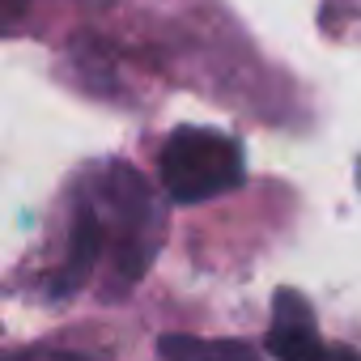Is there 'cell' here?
Listing matches in <instances>:
<instances>
[{
    "label": "cell",
    "mask_w": 361,
    "mask_h": 361,
    "mask_svg": "<svg viewBox=\"0 0 361 361\" xmlns=\"http://www.w3.org/2000/svg\"><path fill=\"white\" fill-rule=\"evenodd\" d=\"M161 357L166 361H259L238 340H192V336H166Z\"/></svg>",
    "instance_id": "obj_4"
},
{
    "label": "cell",
    "mask_w": 361,
    "mask_h": 361,
    "mask_svg": "<svg viewBox=\"0 0 361 361\" xmlns=\"http://www.w3.org/2000/svg\"><path fill=\"white\" fill-rule=\"evenodd\" d=\"M157 247H161V204L153 188L132 166L106 161L73 188L64 255L60 268L51 272V289L77 293L98 272V264L119 285H132L145 276Z\"/></svg>",
    "instance_id": "obj_1"
},
{
    "label": "cell",
    "mask_w": 361,
    "mask_h": 361,
    "mask_svg": "<svg viewBox=\"0 0 361 361\" xmlns=\"http://www.w3.org/2000/svg\"><path fill=\"white\" fill-rule=\"evenodd\" d=\"M161 188L174 204H200L243 183V149L217 128H174L157 157Z\"/></svg>",
    "instance_id": "obj_2"
},
{
    "label": "cell",
    "mask_w": 361,
    "mask_h": 361,
    "mask_svg": "<svg viewBox=\"0 0 361 361\" xmlns=\"http://www.w3.org/2000/svg\"><path fill=\"white\" fill-rule=\"evenodd\" d=\"M13 361H90L81 353H51V348H30V353H18Z\"/></svg>",
    "instance_id": "obj_5"
},
{
    "label": "cell",
    "mask_w": 361,
    "mask_h": 361,
    "mask_svg": "<svg viewBox=\"0 0 361 361\" xmlns=\"http://www.w3.org/2000/svg\"><path fill=\"white\" fill-rule=\"evenodd\" d=\"M268 353L276 361H361V353L344 348V344H327L314 310L306 298H298L293 289H281L272 302V327H268Z\"/></svg>",
    "instance_id": "obj_3"
}]
</instances>
